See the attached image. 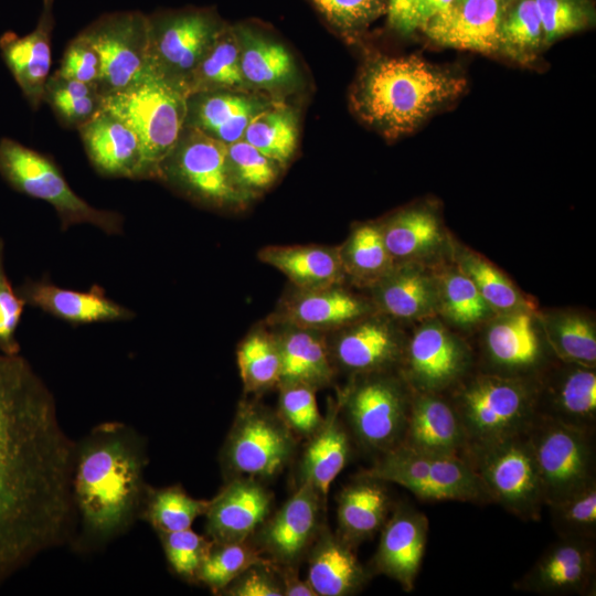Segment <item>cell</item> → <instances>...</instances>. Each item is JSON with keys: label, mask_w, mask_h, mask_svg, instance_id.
<instances>
[{"label": "cell", "mask_w": 596, "mask_h": 596, "mask_svg": "<svg viewBox=\"0 0 596 596\" xmlns=\"http://www.w3.org/2000/svg\"><path fill=\"white\" fill-rule=\"evenodd\" d=\"M353 547L326 523L310 547L306 579L317 596H351L360 593L373 574Z\"/></svg>", "instance_id": "4dcf8cb0"}, {"label": "cell", "mask_w": 596, "mask_h": 596, "mask_svg": "<svg viewBox=\"0 0 596 596\" xmlns=\"http://www.w3.org/2000/svg\"><path fill=\"white\" fill-rule=\"evenodd\" d=\"M24 300L12 288L4 266V242L0 238V352L7 355L20 354L17 340Z\"/></svg>", "instance_id": "9f6ffc18"}, {"label": "cell", "mask_w": 596, "mask_h": 596, "mask_svg": "<svg viewBox=\"0 0 596 596\" xmlns=\"http://www.w3.org/2000/svg\"><path fill=\"white\" fill-rule=\"evenodd\" d=\"M298 438L276 409L256 398L238 403L220 453L224 479L251 477L270 480L295 459Z\"/></svg>", "instance_id": "52a82bcc"}, {"label": "cell", "mask_w": 596, "mask_h": 596, "mask_svg": "<svg viewBox=\"0 0 596 596\" xmlns=\"http://www.w3.org/2000/svg\"><path fill=\"white\" fill-rule=\"evenodd\" d=\"M77 130L92 166L100 175L143 180L139 139L119 118L102 109Z\"/></svg>", "instance_id": "83f0119b"}, {"label": "cell", "mask_w": 596, "mask_h": 596, "mask_svg": "<svg viewBox=\"0 0 596 596\" xmlns=\"http://www.w3.org/2000/svg\"><path fill=\"white\" fill-rule=\"evenodd\" d=\"M337 398L352 441L360 449L377 457L402 445L412 390L397 371L349 377Z\"/></svg>", "instance_id": "8992f818"}, {"label": "cell", "mask_w": 596, "mask_h": 596, "mask_svg": "<svg viewBox=\"0 0 596 596\" xmlns=\"http://www.w3.org/2000/svg\"><path fill=\"white\" fill-rule=\"evenodd\" d=\"M274 493L259 479L236 477L210 500L205 533L216 543L245 542L272 513Z\"/></svg>", "instance_id": "603a6c76"}, {"label": "cell", "mask_w": 596, "mask_h": 596, "mask_svg": "<svg viewBox=\"0 0 596 596\" xmlns=\"http://www.w3.org/2000/svg\"><path fill=\"white\" fill-rule=\"evenodd\" d=\"M339 255L345 280L359 287H372L395 266L375 223L353 227Z\"/></svg>", "instance_id": "74e56055"}, {"label": "cell", "mask_w": 596, "mask_h": 596, "mask_svg": "<svg viewBox=\"0 0 596 596\" xmlns=\"http://www.w3.org/2000/svg\"><path fill=\"white\" fill-rule=\"evenodd\" d=\"M545 46L568 34L589 28L595 21L590 0H534Z\"/></svg>", "instance_id": "f5cc1de1"}, {"label": "cell", "mask_w": 596, "mask_h": 596, "mask_svg": "<svg viewBox=\"0 0 596 596\" xmlns=\"http://www.w3.org/2000/svg\"><path fill=\"white\" fill-rule=\"evenodd\" d=\"M446 394L468 447L523 434L538 416L535 377L470 372Z\"/></svg>", "instance_id": "277c9868"}, {"label": "cell", "mask_w": 596, "mask_h": 596, "mask_svg": "<svg viewBox=\"0 0 596 596\" xmlns=\"http://www.w3.org/2000/svg\"><path fill=\"white\" fill-rule=\"evenodd\" d=\"M157 180L211 207H237L252 199L232 172L227 146L189 126L159 164Z\"/></svg>", "instance_id": "9c48e42d"}, {"label": "cell", "mask_w": 596, "mask_h": 596, "mask_svg": "<svg viewBox=\"0 0 596 596\" xmlns=\"http://www.w3.org/2000/svg\"><path fill=\"white\" fill-rule=\"evenodd\" d=\"M595 433L536 416L526 437L539 469L545 507L596 483Z\"/></svg>", "instance_id": "4fadbf2b"}, {"label": "cell", "mask_w": 596, "mask_h": 596, "mask_svg": "<svg viewBox=\"0 0 596 596\" xmlns=\"http://www.w3.org/2000/svg\"><path fill=\"white\" fill-rule=\"evenodd\" d=\"M362 472L409 490L423 501L490 503L468 461L416 451L403 445L376 457Z\"/></svg>", "instance_id": "8fae6325"}, {"label": "cell", "mask_w": 596, "mask_h": 596, "mask_svg": "<svg viewBox=\"0 0 596 596\" xmlns=\"http://www.w3.org/2000/svg\"><path fill=\"white\" fill-rule=\"evenodd\" d=\"M284 596H317L308 581L299 577V568L277 565Z\"/></svg>", "instance_id": "94428289"}, {"label": "cell", "mask_w": 596, "mask_h": 596, "mask_svg": "<svg viewBox=\"0 0 596 596\" xmlns=\"http://www.w3.org/2000/svg\"><path fill=\"white\" fill-rule=\"evenodd\" d=\"M469 347L432 318L407 339L397 372L415 392L448 393L472 371Z\"/></svg>", "instance_id": "5bb4252c"}, {"label": "cell", "mask_w": 596, "mask_h": 596, "mask_svg": "<svg viewBox=\"0 0 596 596\" xmlns=\"http://www.w3.org/2000/svg\"><path fill=\"white\" fill-rule=\"evenodd\" d=\"M0 175L13 190L50 203L63 231L86 223L108 235L123 233L119 213L92 206L71 189L51 157L10 138L0 140Z\"/></svg>", "instance_id": "ba28073f"}, {"label": "cell", "mask_w": 596, "mask_h": 596, "mask_svg": "<svg viewBox=\"0 0 596 596\" xmlns=\"http://www.w3.org/2000/svg\"><path fill=\"white\" fill-rule=\"evenodd\" d=\"M491 502L524 521H539L545 507L535 458L523 434L470 446L462 455Z\"/></svg>", "instance_id": "30bf717a"}, {"label": "cell", "mask_w": 596, "mask_h": 596, "mask_svg": "<svg viewBox=\"0 0 596 596\" xmlns=\"http://www.w3.org/2000/svg\"><path fill=\"white\" fill-rule=\"evenodd\" d=\"M270 103L249 92L194 93L187 98L184 126L228 145L242 139L249 121Z\"/></svg>", "instance_id": "1f68e13d"}, {"label": "cell", "mask_w": 596, "mask_h": 596, "mask_svg": "<svg viewBox=\"0 0 596 596\" xmlns=\"http://www.w3.org/2000/svg\"><path fill=\"white\" fill-rule=\"evenodd\" d=\"M269 327L274 328L280 351L279 384L302 383L317 391L333 384L337 373L324 332L292 326Z\"/></svg>", "instance_id": "d590c367"}, {"label": "cell", "mask_w": 596, "mask_h": 596, "mask_svg": "<svg viewBox=\"0 0 596 596\" xmlns=\"http://www.w3.org/2000/svg\"><path fill=\"white\" fill-rule=\"evenodd\" d=\"M268 561L251 542L216 543L203 562L196 583L210 588L214 595L220 593L249 566Z\"/></svg>", "instance_id": "c3c4849f"}, {"label": "cell", "mask_w": 596, "mask_h": 596, "mask_svg": "<svg viewBox=\"0 0 596 596\" xmlns=\"http://www.w3.org/2000/svg\"><path fill=\"white\" fill-rule=\"evenodd\" d=\"M75 451L43 380L0 352V584L74 538Z\"/></svg>", "instance_id": "6da1fadb"}, {"label": "cell", "mask_w": 596, "mask_h": 596, "mask_svg": "<svg viewBox=\"0 0 596 596\" xmlns=\"http://www.w3.org/2000/svg\"><path fill=\"white\" fill-rule=\"evenodd\" d=\"M483 370L504 376L536 377L557 360L534 327L530 310L507 312L488 327Z\"/></svg>", "instance_id": "d6986e66"}, {"label": "cell", "mask_w": 596, "mask_h": 596, "mask_svg": "<svg viewBox=\"0 0 596 596\" xmlns=\"http://www.w3.org/2000/svg\"><path fill=\"white\" fill-rule=\"evenodd\" d=\"M242 139L283 167L297 148L296 113L280 102H272L249 121Z\"/></svg>", "instance_id": "60d3db41"}, {"label": "cell", "mask_w": 596, "mask_h": 596, "mask_svg": "<svg viewBox=\"0 0 596 596\" xmlns=\"http://www.w3.org/2000/svg\"><path fill=\"white\" fill-rule=\"evenodd\" d=\"M326 341L336 373L352 377L397 371L407 338L392 318L376 311L326 332Z\"/></svg>", "instance_id": "e0dca14e"}, {"label": "cell", "mask_w": 596, "mask_h": 596, "mask_svg": "<svg viewBox=\"0 0 596 596\" xmlns=\"http://www.w3.org/2000/svg\"><path fill=\"white\" fill-rule=\"evenodd\" d=\"M352 438L338 398H330L321 427L308 439L299 458L296 482H310L327 499L330 486L352 454Z\"/></svg>", "instance_id": "836d02e7"}, {"label": "cell", "mask_w": 596, "mask_h": 596, "mask_svg": "<svg viewBox=\"0 0 596 596\" xmlns=\"http://www.w3.org/2000/svg\"><path fill=\"white\" fill-rule=\"evenodd\" d=\"M390 483L359 472L337 494L338 536L356 550L382 530L395 502Z\"/></svg>", "instance_id": "f1b7e54d"}, {"label": "cell", "mask_w": 596, "mask_h": 596, "mask_svg": "<svg viewBox=\"0 0 596 596\" xmlns=\"http://www.w3.org/2000/svg\"><path fill=\"white\" fill-rule=\"evenodd\" d=\"M595 542L558 536L531 568L514 582L513 588L546 596L595 595Z\"/></svg>", "instance_id": "ac0fdd59"}, {"label": "cell", "mask_w": 596, "mask_h": 596, "mask_svg": "<svg viewBox=\"0 0 596 596\" xmlns=\"http://www.w3.org/2000/svg\"><path fill=\"white\" fill-rule=\"evenodd\" d=\"M169 567L180 578L196 583L198 573L213 541L190 529L158 533Z\"/></svg>", "instance_id": "db71d44e"}, {"label": "cell", "mask_w": 596, "mask_h": 596, "mask_svg": "<svg viewBox=\"0 0 596 596\" xmlns=\"http://www.w3.org/2000/svg\"><path fill=\"white\" fill-rule=\"evenodd\" d=\"M535 380L539 416L596 432L595 368L557 359Z\"/></svg>", "instance_id": "44dd1931"}, {"label": "cell", "mask_w": 596, "mask_h": 596, "mask_svg": "<svg viewBox=\"0 0 596 596\" xmlns=\"http://www.w3.org/2000/svg\"><path fill=\"white\" fill-rule=\"evenodd\" d=\"M341 34L353 36L386 12V0H309Z\"/></svg>", "instance_id": "11a10c76"}, {"label": "cell", "mask_w": 596, "mask_h": 596, "mask_svg": "<svg viewBox=\"0 0 596 596\" xmlns=\"http://www.w3.org/2000/svg\"><path fill=\"white\" fill-rule=\"evenodd\" d=\"M501 1L507 4L511 0H501Z\"/></svg>", "instance_id": "be15d7a7"}, {"label": "cell", "mask_w": 596, "mask_h": 596, "mask_svg": "<svg viewBox=\"0 0 596 596\" xmlns=\"http://www.w3.org/2000/svg\"><path fill=\"white\" fill-rule=\"evenodd\" d=\"M376 312L371 300L334 285L288 291L267 318V326H292L329 332Z\"/></svg>", "instance_id": "7402d4cb"}, {"label": "cell", "mask_w": 596, "mask_h": 596, "mask_svg": "<svg viewBox=\"0 0 596 596\" xmlns=\"http://www.w3.org/2000/svg\"><path fill=\"white\" fill-rule=\"evenodd\" d=\"M457 263L496 312L531 309V304L510 279L479 254L464 248L457 253Z\"/></svg>", "instance_id": "7dc6e473"}, {"label": "cell", "mask_w": 596, "mask_h": 596, "mask_svg": "<svg viewBox=\"0 0 596 596\" xmlns=\"http://www.w3.org/2000/svg\"><path fill=\"white\" fill-rule=\"evenodd\" d=\"M546 508L558 536L596 541V483Z\"/></svg>", "instance_id": "816d5d0a"}, {"label": "cell", "mask_w": 596, "mask_h": 596, "mask_svg": "<svg viewBox=\"0 0 596 596\" xmlns=\"http://www.w3.org/2000/svg\"><path fill=\"white\" fill-rule=\"evenodd\" d=\"M63 78L96 84L100 74V61L96 51L79 33L67 44L55 72Z\"/></svg>", "instance_id": "680465c9"}, {"label": "cell", "mask_w": 596, "mask_h": 596, "mask_svg": "<svg viewBox=\"0 0 596 596\" xmlns=\"http://www.w3.org/2000/svg\"><path fill=\"white\" fill-rule=\"evenodd\" d=\"M15 290L25 305L73 326L124 321L135 317L129 308L107 297L105 289L98 285L91 286L88 290H73L40 279L25 280Z\"/></svg>", "instance_id": "d4e9b609"}, {"label": "cell", "mask_w": 596, "mask_h": 596, "mask_svg": "<svg viewBox=\"0 0 596 596\" xmlns=\"http://www.w3.org/2000/svg\"><path fill=\"white\" fill-rule=\"evenodd\" d=\"M402 445L421 453L462 457L468 441L447 394L412 391Z\"/></svg>", "instance_id": "484cf974"}, {"label": "cell", "mask_w": 596, "mask_h": 596, "mask_svg": "<svg viewBox=\"0 0 596 596\" xmlns=\"http://www.w3.org/2000/svg\"><path fill=\"white\" fill-rule=\"evenodd\" d=\"M454 0H416L412 17V31L421 30L430 19L444 12Z\"/></svg>", "instance_id": "6125c7cd"}, {"label": "cell", "mask_w": 596, "mask_h": 596, "mask_svg": "<svg viewBox=\"0 0 596 596\" xmlns=\"http://www.w3.org/2000/svg\"><path fill=\"white\" fill-rule=\"evenodd\" d=\"M234 31L242 75L251 89L280 96L297 86V64L280 41L248 25H237Z\"/></svg>", "instance_id": "d6a6232c"}, {"label": "cell", "mask_w": 596, "mask_h": 596, "mask_svg": "<svg viewBox=\"0 0 596 596\" xmlns=\"http://www.w3.org/2000/svg\"><path fill=\"white\" fill-rule=\"evenodd\" d=\"M213 91H252L242 75L234 26L224 25L189 81L188 96Z\"/></svg>", "instance_id": "ab89813d"}, {"label": "cell", "mask_w": 596, "mask_h": 596, "mask_svg": "<svg viewBox=\"0 0 596 596\" xmlns=\"http://www.w3.org/2000/svg\"><path fill=\"white\" fill-rule=\"evenodd\" d=\"M370 289L376 311L393 320H426L439 311L436 274L422 264H397Z\"/></svg>", "instance_id": "f546056e"}, {"label": "cell", "mask_w": 596, "mask_h": 596, "mask_svg": "<svg viewBox=\"0 0 596 596\" xmlns=\"http://www.w3.org/2000/svg\"><path fill=\"white\" fill-rule=\"evenodd\" d=\"M236 363L247 395H259L277 389L281 374V358L274 330L257 327L238 343Z\"/></svg>", "instance_id": "f35d334b"}, {"label": "cell", "mask_w": 596, "mask_h": 596, "mask_svg": "<svg viewBox=\"0 0 596 596\" xmlns=\"http://www.w3.org/2000/svg\"><path fill=\"white\" fill-rule=\"evenodd\" d=\"M385 246L397 264H422L445 252L448 236L438 216L429 209L403 210L381 224ZM423 265V264H422Z\"/></svg>", "instance_id": "e575fe53"}, {"label": "cell", "mask_w": 596, "mask_h": 596, "mask_svg": "<svg viewBox=\"0 0 596 596\" xmlns=\"http://www.w3.org/2000/svg\"><path fill=\"white\" fill-rule=\"evenodd\" d=\"M501 0H454L421 30L433 42L485 54L499 52Z\"/></svg>", "instance_id": "cb8c5ba5"}, {"label": "cell", "mask_w": 596, "mask_h": 596, "mask_svg": "<svg viewBox=\"0 0 596 596\" xmlns=\"http://www.w3.org/2000/svg\"><path fill=\"white\" fill-rule=\"evenodd\" d=\"M416 0H386L390 25L400 33H412V17Z\"/></svg>", "instance_id": "91938a15"}, {"label": "cell", "mask_w": 596, "mask_h": 596, "mask_svg": "<svg viewBox=\"0 0 596 596\" xmlns=\"http://www.w3.org/2000/svg\"><path fill=\"white\" fill-rule=\"evenodd\" d=\"M145 443L123 423H103L76 444L73 500L77 547L100 546L123 533L140 509L147 485Z\"/></svg>", "instance_id": "7a4b0ae2"}, {"label": "cell", "mask_w": 596, "mask_h": 596, "mask_svg": "<svg viewBox=\"0 0 596 596\" xmlns=\"http://www.w3.org/2000/svg\"><path fill=\"white\" fill-rule=\"evenodd\" d=\"M79 34L98 54L97 87L103 96L126 87L146 67L148 21L141 11L104 13Z\"/></svg>", "instance_id": "2e32d148"}, {"label": "cell", "mask_w": 596, "mask_h": 596, "mask_svg": "<svg viewBox=\"0 0 596 596\" xmlns=\"http://www.w3.org/2000/svg\"><path fill=\"white\" fill-rule=\"evenodd\" d=\"M147 21L146 66L188 95L192 73L225 24L211 10L198 8L157 11Z\"/></svg>", "instance_id": "7c38bea8"}, {"label": "cell", "mask_w": 596, "mask_h": 596, "mask_svg": "<svg viewBox=\"0 0 596 596\" xmlns=\"http://www.w3.org/2000/svg\"><path fill=\"white\" fill-rule=\"evenodd\" d=\"M54 0H43L35 29L24 36L12 31L0 36L4 63L29 105L36 110L43 103L45 83L51 66V38L54 28Z\"/></svg>", "instance_id": "4316f807"}, {"label": "cell", "mask_w": 596, "mask_h": 596, "mask_svg": "<svg viewBox=\"0 0 596 596\" xmlns=\"http://www.w3.org/2000/svg\"><path fill=\"white\" fill-rule=\"evenodd\" d=\"M103 99L96 84L63 78L56 73L45 83L43 102L68 129H78L95 117L103 109Z\"/></svg>", "instance_id": "bcb514c9"}, {"label": "cell", "mask_w": 596, "mask_h": 596, "mask_svg": "<svg viewBox=\"0 0 596 596\" xmlns=\"http://www.w3.org/2000/svg\"><path fill=\"white\" fill-rule=\"evenodd\" d=\"M545 46L534 0H511L504 6L499 28V52L518 62H530Z\"/></svg>", "instance_id": "7bdbcfd3"}, {"label": "cell", "mask_w": 596, "mask_h": 596, "mask_svg": "<svg viewBox=\"0 0 596 596\" xmlns=\"http://www.w3.org/2000/svg\"><path fill=\"white\" fill-rule=\"evenodd\" d=\"M276 412L294 435L308 439L322 425L316 393L317 390L302 383L279 384Z\"/></svg>", "instance_id": "681fc988"}, {"label": "cell", "mask_w": 596, "mask_h": 596, "mask_svg": "<svg viewBox=\"0 0 596 596\" xmlns=\"http://www.w3.org/2000/svg\"><path fill=\"white\" fill-rule=\"evenodd\" d=\"M188 95L147 66L124 88L104 96L103 109L138 137L143 180H157L158 168L177 143L187 118Z\"/></svg>", "instance_id": "5b68a950"}, {"label": "cell", "mask_w": 596, "mask_h": 596, "mask_svg": "<svg viewBox=\"0 0 596 596\" xmlns=\"http://www.w3.org/2000/svg\"><path fill=\"white\" fill-rule=\"evenodd\" d=\"M210 500L191 497L181 486L163 488L146 487L140 507V517L157 533H168L190 529L204 515Z\"/></svg>", "instance_id": "b9f144b4"}, {"label": "cell", "mask_w": 596, "mask_h": 596, "mask_svg": "<svg viewBox=\"0 0 596 596\" xmlns=\"http://www.w3.org/2000/svg\"><path fill=\"white\" fill-rule=\"evenodd\" d=\"M544 333L553 354L563 362L596 365V331L592 321L575 312L544 317Z\"/></svg>", "instance_id": "ee69618b"}, {"label": "cell", "mask_w": 596, "mask_h": 596, "mask_svg": "<svg viewBox=\"0 0 596 596\" xmlns=\"http://www.w3.org/2000/svg\"><path fill=\"white\" fill-rule=\"evenodd\" d=\"M429 522L427 515L406 501L396 502L380 531L377 549L369 568L411 592L425 555Z\"/></svg>", "instance_id": "ffe728a7"}, {"label": "cell", "mask_w": 596, "mask_h": 596, "mask_svg": "<svg viewBox=\"0 0 596 596\" xmlns=\"http://www.w3.org/2000/svg\"><path fill=\"white\" fill-rule=\"evenodd\" d=\"M226 146L232 172L251 198L267 190L277 180L281 166L247 141L240 139Z\"/></svg>", "instance_id": "f907efd6"}, {"label": "cell", "mask_w": 596, "mask_h": 596, "mask_svg": "<svg viewBox=\"0 0 596 596\" xmlns=\"http://www.w3.org/2000/svg\"><path fill=\"white\" fill-rule=\"evenodd\" d=\"M466 79L416 56H381L368 63L352 91L359 117L386 137L418 127L458 97Z\"/></svg>", "instance_id": "3957f363"}, {"label": "cell", "mask_w": 596, "mask_h": 596, "mask_svg": "<svg viewBox=\"0 0 596 596\" xmlns=\"http://www.w3.org/2000/svg\"><path fill=\"white\" fill-rule=\"evenodd\" d=\"M220 595L284 596V587L277 565L268 560L249 566L234 578Z\"/></svg>", "instance_id": "6f0895ef"}, {"label": "cell", "mask_w": 596, "mask_h": 596, "mask_svg": "<svg viewBox=\"0 0 596 596\" xmlns=\"http://www.w3.org/2000/svg\"><path fill=\"white\" fill-rule=\"evenodd\" d=\"M257 256L262 263L283 273L297 289H318L347 281L339 246L270 245L263 247Z\"/></svg>", "instance_id": "8d00e7d4"}, {"label": "cell", "mask_w": 596, "mask_h": 596, "mask_svg": "<svg viewBox=\"0 0 596 596\" xmlns=\"http://www.w3.org/2000/svg\"><path fill=\"white\" fill-rule=\"evenodd\" d=\"M326 500L310 482L297 485L249 541L274 564L299 568L326 524Z\"/></svg>", "instance_id": "9a60e30c"}, {"label": "cell", "mask_w": 596, "mask_h": 596, "mask_svg": "<svg viewBox=\"0 0 596 596\" xmlns=\"http://www.w3.org/2000/svg\"><path fill=\"white\" fill-rule=\"evenodd\" d=\"M435 274L438 284L439 311L450 322L468 329L490 319L496 313L473 281L458 266L447 267Z\"/></svg>", "instance_id": "f6af8a7d"}]
</instances>
